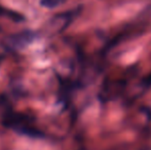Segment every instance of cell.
I'll return each instance as SVG.
<instances>
[{"label":"cell","mask_w":151,"mask_h":150,"mask_svg":"<svg viewBox=\"0 0 151 150\" xmlns=\"http://www.w3.org/2000/svg\"><path fill=\"white\" fill-rule=\"evenodd\" d=\"M36 38V34L33 31H22L17 34H12L5 39V46L8 50H18L26 47Z\"/></svg>","instance_id":"6da1fadb"},{"label":"cell","mask_w":151,"mask_h":150,"mask_svg":"<svg viewBox=\"0 0 151 150\" xmlns=\"http://www.w3.org/2000/svg\"><path fill=\"white\" fill-rule=\"evenodd\" d=\"M67 0H40V5L45 8H56L64 4Z\"/></svg>","instance_id":"3957f363"},{"label":"cell","mask_w":151,"mask_h":150,"mask_svg":"<svg viewBox=\"0 0 151 150\" xmlns=\"http://www.w3.org/2000/svg\"><path fill=\"white\" fill-rule=\"evenodd\" d=\"M0 18L9 19V20L14 21V22H17V23L23 22V21L25 20L24 16H23L22 14L16 11V10L10 9V8H6L2 5H0Z\"/></svg>","instance_id":"7a4b0ae2"}]
</instances>
